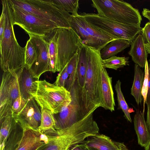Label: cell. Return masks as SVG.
Listing matches in <instances>:
<instances>
[{
	"label": "cell",
	"instance_id": "cell-1",
	"mask_svg": "<svg viewBox=\"0 0 150 150\" xmlns=\"http://www.w3.org/2000/svg\"><path fill=\"white\" fill-rule=\"evenodd\" d=\"M93 112L65 128L51 129L44 133L47 143L37 150H67L72 146L82 143L86 138L98 134L99 128L93 120Z\"/></svg>",
	"mask_w": 150,
	"mask_h": 150
},
{
	"label": "cell",
	"instance_id": "cell-2",
	"mask_svg": "<svg viewBox=\"0 0 150 150\" xmlns=\"http://www.w3.org/2000/svg\"><path fill=\"white\" fill-rule=\"evenodd\" d=\"M48 48L52 72H60L83 43L71 28H56L42 37Z\"/></svg>",
	"mask_w": 150,
	"mask_h": 150
},
{
	"label": "cell",
	"instance_id": "cell-3",
	"mask_svg": "<svg viewBox=\"0 0 150 150\" xmlns=\"http://www.w3.org/2000/svg\"><path fill=\"white\" fill-rule=\"evenodd\" d=\"M88 65L80 109L85 117L102 107L101 93V71L103 59L100 51L86 46Z\"/></svg>",
	"mask_w": 150,
	"mask_h": 150
},
{
	"label": "cell",
	"instance_id": "cell-4",
	"mask_svg": "<svg viewBox=\"0 0 150 150\" xmlns=\"http://www.w3.org/2000/svg\"><path fill=\"white\" fill-rule=\"evenodd\" d=\"M5 17V28L0 41V63L4 72L16 71L25 66V47H21L16 39L9 0H1Z\"/></svg>",
	"mask_w": 150,
	"mask_h": 150
},
{
	"label": "cell",
	"instance_id": "cell-5",
	"mask_svg": "<svg viewBox=\"0 0 150 150\" xmlns=\"http://www.w3.org/2000/svg\"><path fill=\"white\" fill-rule=\"evenodd\" d=\"M91 1L99 16L120 23L140 26L142 18L139 11L129 3L118 0Z\"/></svg>",
	"mask_w": 150,
	"mask_h": 150
},
{
	"label": "cell",
	"instance_id": "cell-6",
	"mask_svg": "<svg viewBox=\"0 0 150 150\" xmlns=\"http://www.w3.org/2000/svg\"><path fill=\"white\" fill-rule=\"evenodd\" d=\"M14 5L35 16L52 22L59 27L71 28L72 16L52 0H10Z\"/></svg>",
	"mask_w": 150,
	"mask_h": 150
},
{
	"label": "cell",
	"instance_id": "cell-7",
	"mask_svg": "<svg viewBox=\"0 0 150 150\" xmlns=\"http://www.w3.org/2000/svg\"><path fill=\"white\" fill-rule=\"evenodd\" d=\"M35 100L41 107L54 114L60 112L71 102V93L64 87L59 86L45 80H39Z\"/></svg>",
	"mask_w": 150,
	"mask_h": 150
},
{
	"label": "cell",
	"instance_id": "cell-8",
	"mask_svg": "<svg viewBox=\"0 0 150 150\" xmlns=\"http://www.w3.org/2000/svg\"><path fill=\"white\" fill-rule=\"evenodd\" d=\"M13 25H16L29 35L43 37L53 30L59 28L54 23L29 13L9 0Z\"/></svg>",
	"mask_w": 150,
	"mask_h": 150
},
{
	"label": "cell",
	"instance_id": "cell-9",
	"mask_svg": "<svg viewBox=\"0 0 150 150\" xmlns=\"http://www.w3.org/2000/svg\"><path fill=\"white\" fill-rule=\"evenodd\" d=\"M79 14L94 27L119 39H126L130 42L141 33L140 26L117 23L98 13L83 12Z\"/></svg>",
	"mask_w": 150,
	"mask_h": 150
},
{
	"label": "cell",
	"instance_id": "cell-10",
	"mask_svg": "<svg viewBox=\"0 0 150 150\" xmlns=\"http://www.w3.org/2000/svg\"><path fill=\"white\" fill-rule=\"evenodd\" d=\"M20 69L4 72L0 88V120L12 113L14 101L21 96L19 83Z\"/></svg>",
	"mask_w": 150,
	"mask_h": 150
},
{
	"label": "cell",
	"instance_id": "cell-11",
	"mask_svg": "<svg viewBox=\"0 0 150 150\" xmlns=\"http://www.w3.org/2000/svg\"><path fill=\"white\" fill-rule=\"evenodd\" d=\"M34 45L37 52V58L31 69L34 77L39 79L44 73L52 71L51 62L47 44L42 37L29 35Z\"/></svg>",
	"mask_w": 150,
	"mask_h": 150
},
{
	"label": "cell",
	"instance_id": "cell-12",
	"mask_svg": "<svg viewBox=\"0 0 150 150\" xmlns=\"http://www.w3.org/2000/svg\"><path fill=\"white\" fill-rule=\"evenodd\" d=\"M88 65L86 46L82 44L78 51L76 78L73 87L70 91L73 100L80 108L82 92L84 87Z\"/></svg>",
	"mask_w": 150,
	"mask_h": 150
},
{
	"label": "cell",
	"instance_id": "cell-13",
	"mask_svg": "<svg viewBox=\"0 0 150 150\" xmlns=\"http://www.w3.org/2000/svg\"><path fill=\"white\" fill-rule=\"evenodd\" d=\"M41 108L34 97L28 100L22 110L16 115L18 123L38 129L41 119Z\"/></svg>",
	"mask_w": 150,
	"mask_h": 150
},
{
	"label": "cell",
	"instance_id": "cell-14",
	"mask_svg": "<svg viewBox=\"0 0 150 150\" xmlns=\"http://www.w3.org/2000/svg\"><path fill=\"white\" fill-rule=\"evenodd\" d=\"M21 126L23 129V135L16 150H37L47 142V135L40 132L39 129Z\"/></svg>",
	"mask_w": 150,
	"mask_h": 150
},
{
	"label": "cell",
	"instance_id": "cell-15",
	"mask_svg": "<svg viewBox=\"0 0 150 150\" xmlns=\"http://www.w3.org/2000/svg\"><path fill=\"white\" fill-rule=\"evenodd\" d=\"M54 115L57 123L56 129L68 127L85 117L79 106L72 100L60 112Z\"/></svg>",
	"mask_w": 150,
	"mask_h": 150
},
{
	"label": "cell",
	"instance_id": "cell-16",
	"mask_svg": "<svg viewBox=\"0 0 150 150\" xmlns=\"http://www.w3.org/2000/svg\"><path fill=\"white\" fill-rule=\"evenodd\" d=\"M39 80L34 77L31 68L25 66L21 69L19 83L21 96L27 100L34 97L38 90Z\"/></svg>",
	"mask_w": 150,
	"mask_h": 150
},
{
	"label": "cell",
	"instance_id": "cell-17",
	"mask_svg": "<svg viewBox=\"0 0 150 150\" xmlns=\"http://www.w3.org/2000/svg\"><path fill=\"white\" fill-rule=\"evenodd\" d=\"M112 77L103 67L101 71V93L102 107L111 112L115 110V103L112 86Z\"/></svg>",
	"mask_w": 150,
	"mask_h": 150
},
{
	"label": "cell",
	"instance_id": "cell-18",
	"mask_svg": "<svg viewBox=\"0 0 150 150\" xmlns=\"http://www.w3.org/2000/svg\"><path fill=\"white\" fill-rule=\"evenodd\" d=\"M131 47L128 52L133 61L141 68H144L147 60L148 53L145 43L141 33L138 34L131 43Z\"/></svg>",
	"mask_w": 150,
	"mask_h": 150
},
{
	"label": "cell",
	"instance_id": "cell-19",
	"mask_svg": "<svg viewBox=\"0 0 150 150\" xmlns=\"http://www.w3.org/2000/svg\"><path fill=\"white\" fill-rule=\"evenodd\" d=\"M134 123L138 144L145 148L150 142V131L145 120L144 113L139 110L137 111L134 117Z\"/></svg>",
	"mask_w": 150,
	"mask_h": 150
},
{
	"label": "cell",
	"instance_id": "cell-20",
	"mask_svg": "<svg viewBox=\"0 0 150 150\" xmlns=\"http://www.w3.org/2000/svg\"><path fill=\"white\" fill-rule=\"evenodd\" d=\"M83 142L87 147L97 150H117L115 141L103 134H97L88 138Z\"/></svg>",
	"mask_w": 150,
	"mask_h": 150
},
{
	"label": "cell",
	"instance_id": "cell-21",
	"mask_svg": "<svg viewBox=\"0 0 150 150\" xmlns=\"http://www.w3.org/2000/svg\"><path fill=\"white\" fill-rule=\"evenodd\" d=\"M131 42L124 39L113 40L107 44L100 51L102 59H105L122 51L129 47Z\"/></svg>",
	"mask_w": 150,
	"mask_h": 150
},
{
	"label": "cell",
	"instance_id": "cell-22",
	"mask_svg": "<svg viewBox=\"0 0 150 150\" xmlns=\"http://www.w3.org/2000/svg\"><path fill=\"white\" fill-rule=\"evenodd\" d=\"M134 76L131 94L134 98L136 102L139 105L142 101V91L144 79V72L141 67L135 64L134 68Z\"/></svg>",
	"mask_w": 150,
	"mask_h": 150
},
{
	"label": "cell",
	"instance_id": "cell-23",
	"mask_svg": "<svg viewBox=\"0 0 150 150\" xmlns=\"http://www.w3.org/2000/svg\"><path fill=\"white\" fill-rule=\"evenodd\" d=\"M0 145L5 144L11 132L16 127L18 122L16 116L12 113L7 115L0 122Z\"/></svg>",
	"mask_w": 150,
	"mask_h": 150
},
{
	"label": "cell",
	"instance_id": "cell-24",
	"mask_svg": "<svg viewBox=\"0 0 150 150\" xmlns=\"http://www.w3.org/2000/svg\"><path fill=\"white\" fill-rule=\"evenodd\" d=\"M23 129L18 123L10 134L5 144L0 146V150H16L22 136Z\"/></svg>",
	"mask_w": 150,
	"mask_h": 150
},
{
	"label": "cell",
	"instance_id": "cell-25",
	"mask_svg": "<svg viewBox=\"0 0 150 150\" xmlns=\"http://www.w3.org/2000/svg\"><path fill=\"white\" fill-rule=\"evenodd\" d=\"M41 119L39 131L43 133L51 129H56V121L54 114L50 110L41 108Z\"/></svg>",
	"mask_w": 150,
	"mask_h": 150
},
{
	"label": "cell",
	"instance_id": "cell-26",
	"mask_svg": "<svg viewBox=\"0 0 150 150\" xmlns=\"http://www.w3.org/2000/svg\"><path fill=\"white\" fill-rule=\"evenodd\" d=\"M78 54V51L67 64V71L68 77L65 88L69 91L73 87L76 80Z\"/></svg>",
	"mask_w": 150,
	"mask_h": 150
},
{
	"label": "cell",
	"instance_id": "cell-27",
	"mask_svg": "<svg viewBox=\"0 0 150 150\" xmlns=\"http://www.w3.org/2000/svg\"><path fill=\"white\" fill-rule=\"evenodd\" d=\"M121 82L118 80L117 81L115 86L117 93V99L118 103L119 109H121L124 114V116L127 120L130 122L132 120L130 117V113L133 112L132 109L129 108L122 91L121 87Z\"/></svg>",
	"mask_w": 150,
	"mask_h": 150
},
{
	"label": "cell",
	"instance_id": "cell-28",
	"mask_svg": "<svg viewBox=\"0 0 150 150\" xmlns=\"http://www.w3.org/2000/svg\"><path fill=\"white\" fill-rule=\"evenodd\" d=\"M129 58L128 57L113 56L107 59H103V66L105 68L117 70L119 68L128 65Z\"/></svg>",
	"mask_w": 150,
	"mask_h": 150
},
{
	"label": "cell",
	"instance_id": "cell-29",
	"mask_svg": "<svg viewBox=\"0 0 150 150\" xmlns=\"http://www.w3.org/2000/svg\"><path fill=\"white\" fill-rule=\"evenodd\" d=\"M56 4L67 12L71 13L73 16L79 15V0H52Z\"/></svg>",
	"mask_w": 150,
	"mask_h": 150
},
{
	"label": "cell",
	"instance_id": "cell-30",
	"mask_svg": "<svg viewBox=\"0 0 150 150\" xmlns=\"http://www.w3.org/2000/svg\"><path fill=\"white\" fill-rule=\"evenodd\" d=\"M25 47V66L31 68L37 58V52L35 46L30 39L26 43Z\"/></svg>",
	"mask_w": 150,
	"mask_h": 150
},
{
	"label": "cell",
	"instance_id": "cell-31",
	"mask_svg": "<svg viewBox=\"0 0 150 150\" xmlns=\"http://www.w3.org/2000/svg\"><path fill=\"white\" fill-rule=\"evenodd\" d=\"M144 75L143 87L142 91V94L143 98V112L144 113L145 104L146 101L148 90L149 81V65L147 60L144 66Z\"/></svg>",
	"mask_w": 150,
	"mask_h": 150
},
{
	"label": "cell",
	"instance_id": "cell-32",
	"mask_svg": "<svg viewBox=\"0 0 150 150\" xmlns=\"http://www.w3.org/2000/svg\"><path fill=\"white\" fill-rule=\"evenodd\" d=\"M67 64L59 72L57 77L54 83L55 85L65 87L68 77L67 71Z\"/></svg>",
	"mask_w": 150,
	"mask_h": 150
},
{
	"label": "cell",
	"instance_id": "cell-33",
	"mask_svg": "<svg viewBox=\"0 0 150 150\" xmlns=\"http://www.w3.org/2000/svg\"><path fill=\"white\" fill-rule=\"evenodd\" d=\"M28 100L21 96L16 98L14 101L12 106V113L16 116L23 108Z\"/></svg>",
	"mask_w": 150,
	"mask_h": 150
},
{
	"label": "cell",
	"instance_id": "cell-34",
	"mask_svg": "<svg viewBox=\"0 0 150 150\" xmlns=\"http://www.w3.org/2000/svg\"><path fill=\"white\" fill-rule=\"evenodd\" d=\"M141 34L145 44H150V22H147L144 26L142 28Z\"/></svg>",
	"mask_w": 150,
	"mask_h": 150
},
{
	"label": "cell",
	"instance_id": "cell-35",
	"mask_svg": "<svg viewBox=\"0 0 150 150\" xmlns=\"http://www.w3.org/2000/svg\"><path fill=\"white\" fill-rule=\"evenodd\" d=\"M5 17L4 11L2 12L0 18V41L3 38L5 28Z\"/></svg>",
	"mask_w": 150,
	"mask_h": 150
},
{
	"label": "cell",
	"instance_id": "cell-36",
	"mask_svg": "<svg viewBox=\"0 0 150 150\" xmlns=\"http://www.w3.org/2000/svg\"><path fill=\"white\" fill-rule=\"evenodd\" d=\"M69 149V150H88L85 144L83 142L75 144Z\"/></svg>",
	"mask_w": 150,
	"mask_h": 150
},
{
	"label": "cell",
	"instance_id": "cell-37",
	"mask_svg": "<svg viewBox=\"0 0 150 150\" xmlns=\"http://www.w3.org/2000/svg\"><path fill=\"white\" fill-rule=\"evenodd\" d=\"M149 81L148 86V90L146 104L150 102V64L149 65Z\"/></svg>",
	"mask_w": 150,
	"mask_h": 150
},
{
	"label": "cell",
	"instance_id": "cell-38",
	"mask_svg": "<svg viewBox=\"0 0 150 150\" xmlns=\"http://www.w3.org/2000/svg\"><path fill=\"white\" fill-rule=\"evenodd\" d=\"M147 110L146 123L150 131V102L147 104Z\"/></svg>",
	"mask_w": 150,
	"mask_h": 150
},
{
	"label": "cell",
	"instance_id": "cell-39",
	"mask_svg": "<svg viewBox=\"0 0 150 150\" xmlns=\"http://www.w3.org/2000/svg\"><path fill=\"white\" fill-rule=\"evenodd\" d=\"M117 150H129L123 143L115 142Z\"/></svg>",
	"mask_w": 150,
	"mask_h": 150
},
{
	"label": "cell",
	"instance_id": "cell-40",
	"mask_svg": "<svg viewBox=\"0 0 150 150\" xmlns=\"http://www.w3.org/2000/svg\"><path fill=\"white\" fill-rule=\"evenodd\" d=\"M145 46L148 54H150V44H145Z\"/></svg>",
	"mask_w": 150,
	"mask_h": 150
},
{
	"label": "cell",
	"instance_id": "cell-41",
	"mask_svg": "<svg viewBox=\"0 0 150 150\" xmlns=\"http://www.w3.org/2000/svg\"><path fill=\"white\" fill-rule=\"evenodd\" d=\"M145 150H150V142L148 145L145 148Z\"/></svg>",
	"mask_w": 150,
	"mask_h": 150
},
{
	"label": "cell",
	"instance_id": "cell-42",
	"mask_svg": "<svg viewBox=\"0 0 150 150\" xmlns=\"http://www.w3.org/2000/svg\"><path fill=\"white\" fill-rule=\"evenodd\" d=\"M88 148V150H97L96 149H93V148H89V147H87Z\"/></svg>",
	"mask_w": 150,
	"mask_h": 150
},
{
	"label": "cell",
	"instance_id": "cell-43",
	"mask_svg": "<svg viewBox=\"0 0 150 150\" xmlns=\"http://www.w3.org/2000/svg\"><path fill=\"white\" fill-rule=\"evenodd\" d=\"M67 150H69V149H68Z\"/></svg>",
	"mask_w": 150,
	"mask_h": 150
},
{
	"label": "cell",
	"instance_id": "cell-44",
	"mask_svg": "<svg viewBox=\"0 0 150 150\" xmlns=\"http://www.w3.org/2000/svg\"><path fill=\"white\" fill-rule=\"evenodd\" d=\"M149 62H150V59L149 60Z\"/></svg>",
	"mask_w": 150,
	"mask_h": 150
},
{
	"label": "cell",
	"instance_id": "cell-45",
	"mask_svg": "<svg viewBox=\"0 0 150 150\" xmlns=\"http://www.w3.org/2000/svg\"><path fill=\"white\" fill-rule=\"evenodd\" d=\"M149 22H150V21H149Z\"/></svg>",
	"mask_w": 150,
	"mask_h": 150
}]
</instances>
